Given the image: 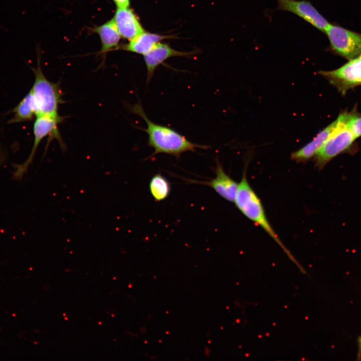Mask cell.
<instances>
[{
	"label": "cell",
	"mask_w": 361,
	"mask_h": 361,
	"mask_svg": "<svg viewBox=\"0 0 361 361\" xmlns=\"http://www.w3.org/2000/svg\"><path fill=\"white\" fill-rule=\"evenodd\" d=\"M130 110L141 117L146 123L147 127L141 129L147 134L148 146L154 148L152 156L158 153H165L179 158L185 152H195L197 148L206 149L209 147L208 145L193 143L175 130L151 121L140 102L132 106Z\"/></svg>",
	"instance_id": "obj_1"
},
{
	"label": "cell",
	"mask_w": 361,
	"mask_h": 361,
	"mask_svg": "<svg viewBox=\"0 0 361 361\" xmlns=\"http://www.w3.org/2000/svg\"><path fill=\"white\" fill-rule=\"evenodd\" d=\"M234 203L246 217L260 226L293 259L269 223L261 200L248 181L246 169L239 183Z\"/></svg>",
	"instance_id": "obj_2"
},
{
	"label": "cell",
	"mask_w": 361,
	"mask_h": 361,
	"mask_svg": "<svg viewBox=\"0 0 361 361\" xmlns=\"http://www.w3.org/2000/svg\"><path fill=\"white\" fill-rule=\"evenodd\" d=\"M40 53L38 52V65L32 70L35 81L31 89L37 107V116H48L59 118L58 110L62 103V95L59 85L48 80L44 75L40 63Z\"/></svg>",
	"instance_id": "obj_3"
},
{
	"label": "cell",
	"mask_w": 361,
	"mask_h": 361,
	"mask_svg": "<svg viewBox=\"0 0 361 361\" xmlns=\"http://www.w3.org/2000/svg\"><path fill=\"white\" fill-rule=\"evenodd\" d=\"M337 120L336 127L314 156L315 166L319 170L348 149L356 139L346 124V112L340 114Z\"/></svg>",
	"instance_id": "obj_4"
},
{
	"label": "cell",
	"mask_w": 361,
	"mask_h": 361,
	"mask_svg": "<svg viewBox=\"0 0 361 361\" xmlns=\"http://www.w3.org/2000/svg\"><path fill=\"white\" fill-rule=\"evenodd\" d=\"M332 51L350 60L361 54V34L329 24L325 32Z\"/></svg>",
	"instance_id": "obj_5"
},
{
	"label": "cell",
	"mask_w": 361,
	"mask_h": 361,
	"mask_svg": "<svg viewBox=\"0 0 361 361\" xmlns=\"http://www.w3.org/2000/svg\"><path fill=\"white\" fill-rule=\"evenodd\" d=\"M319 73L345 94L349 89L361 85V59L356 57L337 69Z\"/></svg>",
	"instance_id": "obj_6"
},
{
	"label": "cell",
	"mask_w": 361,
	"mask_h": 361,
	"mask_svg": "<svg viewBox=\"0 0 361 361\" xmlns=\"http://www.w3.org/2000/svg\"><path fill=\"white\" fill-rule=\"evenodd\" d=\"M278 9L292 13L324 32L330 23L310 2L306 0H276Z\"/></svg>",
	"instance_id": "obj_7"
},
{
	"label": "cell",
	"mask_w": 361,
	"mask_h": 361,
	"mask_svg": "<svg viewBox=\"0 0 361 361\" xmlns=\"http://www.w3.org/2000/svg\"><path fill=\"white\" fill-rule=\"evenodd\" d=\"M61 117L59 118L48 116H37L34 123L33 132L34 144L28 160L22 165L20 170L24 171L32 162L37 148L41 140L48 135H52L58 140L60 136L58 130V124L61 121Z\"/></svg>",
	"instance_id": "obj_8"
},
{
	"label": "cell",
	"mask_w": 361,
	"mask_h": 361,
	"mask_svg": "<svg viewBox=\"0 0 361 361\" xmlns=\"http://www.w3.org/2000/svg\"><path fill=\"white\" fill-rule=\"evenodd\" d=\"M215 172V177L210 181L196 182V183L211 187L223 199L230 202H234L238 189L239 183H236L225 172L218 160L216 161Z\"/></svg>",
	"instance_id": "obj_9"
},
{
	"label": "cell",
	"mask_w": 361,
	"mask_h": 361,
	"mask_svg": "<svg viewBox=\"0 0 361 361\" xmlns=\"http://www.w3.org/2000/svg\"><path fill=\"white\" fill-rule=\"evenodd\" d=\"M191 55L192 53L178 51L167 45L157 43L149 52L143 55L147 70V84L150 81L156 68L167 59L172 57H189Z\"/></svg>",
	"instance_id": "obj_10"
},
{
	"label": "cell",
	"mask_w": 361,
	"mask_h": 361,
	"mask_svg": "<svg viewBox=\"0 0 361 361\" xmlns=\"http://www.w3.org/2000/svg\"><path fill=\"white\" fill-rule=\"evenodd\" d=\"M113 20L122 37L131 40L144 32L131 10L128 7H117Z\"/></svg>",
	"instance_id": "obj_11"
},
{
	"label": "cell",
	"mask_w": 361,
	"mask_h": 361,
	"mask_svg": "<svg viewBox=\"0 0 361 361\" xmlns=\"http://www.w3.org/2000/svg\"><path fill=\"white\" fill-rule=\"evenodd\" d=\"M337 124L336 119L319 132L310 142L292 153L291 158L297 162H305L314 157L334 130Z\"/></svg>",
	"instance_id": "obj_12"
},
{
	"label": "cell",
	"mask_w": 361,
	"mask_h": 361,
	"mask_svg": "<svg viewBox=\"0 0 361 361\" xmlns=\"http://www.w3.org/2000/svg\"><path fill=\"white\" fill-rule=\"evenodd\" d=\"M167 38L163 36L143 32L130 40L124 46V50L144 55L160 41Z\"/></svg>",
	"instance_id": "obj_13"
},
{
	"label": "cell",
	"mask_w": 361,
	"mask_h": 361,
	"mask_svg": "<svg viewBox=\"0 0 361 361\" xmlns=\"http://www.w3.org/2000/svg\"><path fill=\"white\" fill-rule=\"evenodd\" d=\"M95 32L100 38L101 53L105 54L118 47L120 35L113 19L95 28Z\"/></svg>",
	"instance_id": "obj_14"
},
{
	"label": "cell",
	"mask_w": 361,
	"mask_h": 361,
	"mask_svg": "<svg viewBox=\"0 0 361 361\" xmlns=\"http://www.w3.org/2000/svg\"><path fill=\"white\" fill-rule=\"evenodd\" d=\"M13 112L14 116L11 122L32 120L34 116H36V104L31 90L14 109Z\"/></svg>",
	"instance_id": "obj_15"
},
{
	"label": "cell",
	"mask_w": 361,
	"mask_h": 361,
	"mask_svg": "<svg viewBox=\"0 0 361 361\" xmlns=\"http://www.w3.org/2000/svg\"><path fill=\"white\" fill-rule=\"evenodd\" d=\"M149 189L152 197L157 202L166 199L171 189L168 180L160 173L152 177L149 184Z\"/></svg>",
	"instance_id": "obj_16"
},
{
	"label": "cell",
	"mask_w": 361,
	"mask_h": 361,
	"mask_svg": "<svg viewBox=\"0 0 361 361\" xmlns=\"http://www.w3.org/2000/svg\"><path fill=\"white\" fill-rule=\"evenodd\" d=\"M346 122L355 138L361 136V115L346 112Z\"/></svg>",
	"instance_id": "obj_17"
},
{
	"label": "cell",
	"mask_w": 361,
	"mask_h": 361,
	"mask_svg": "<svg viewBox=\"0 0 361 361\" xmlns=\"http://www.w3.org/2000/svg\"><path fill=\"white\" fill-rule=\"evenodd\" d=\"M117 7H128L129 0H113Z\"/></svg>",
	"instance_id": "obj_18"
},
{
	"label": "cell",
	"mask_w": 361,
	"mask_h": 361,
	"mask_svg": "<svg viewBox=\"0 0 361 361\" xmlns=\"http://www.w3.org/2000/svg\"><path fill=\"white\" fill-rule=\"evenodd\" d=\"M357 342L358 344V351L357 354V359H361V336H359L357 339Z\"/></svg>",
	"instance_id": "obj_19"
},
{
	"label": "cell",
	"mask_w": 361,
	"mask_h": 361,
	"mask_svg": "<svg viewBox=\"0 0 361 361\" xmlns=\"http://www.w3.org/2000/svg\"><path fill=\"white\" fill-rule=\"evenodd\" d=\"M357 57H358V58H359L360 59H361V54H360L359 56H358Z\"/></svg>",
	"instance_id": "obj_20"
}]
</instances>
